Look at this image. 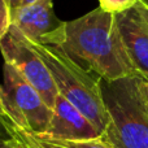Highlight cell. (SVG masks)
I'll return each instance as SVG.
<instances>
[{"label": "cell", "instance_id": "9", "mask_svg": "<svg viewBox=\"0 0 148 148\" xmlns=\"http://www.w3.org/2000/svg\"><path fill=\"white\" fill-rule=\"evenodd\" d=\"M14 138L22 140L27 148H113L103 139V136L86 140H65V139L52 138L46 134H34L16 126Z\"/></svg>", "mask_w": 148, "mask_h": 148}, {"label": "cell", "instance_id": "18", "mask_svg": "<svg viewBox=\"0 0 148 148\" xmlns=\"http://www.w3.org/2000/svg\"><path fill=\"white\" fill-rule=\"evenodd\" d=\"M142 1H144V3H146V4H148V0H142Z\"/></svg>", "mask_w": 148, "mask_h": 148}, {"label": "cell", "instance_id": "15", "mask_svg": "<svg viewBox=\"0 0 148 148\" xmlns=\"http://www.w3.org/2000/svg\"><path fill=\"white\" fill-rule=\"evenodd\" d=\"M139 92H140L144 103H146V105L148 107V81L139 78Z\"/></svg>", "mask_w": 148, "mask_h": 148}, {"label": "cell", "instance_id": "14", "mask_svg": "<svg viewBox=\"0 0 148 148\" xmlns=\"http://www.w3.org/2000/svg\"><path fill=\"white\" fill-rule=\"evenodd\" d=\"M8 1H9L10 10H14V9H18V8L27 7V5L34 4V3H36L38 0H8Z\"/></svg>", "mask_w": 148, "mask_h": 148}, {"label": "cell", "instance_id": "2", "mask_svg": "<svg viewBox=\"0 0 148 148\" xmlns=\"http://www.w3.org/2000/svg\"><path fill=\"white\" fill-rule=\"evenodd\" d=\"M30 43L47 65L59 94L104 134L109 125V114L103 97L101 78L91 74L59 47Z\"/></svg>", "mask_w": 148, "mask_h": 148}, {"label": "cell", "instance_id": "1", "mask_svg": "<svg viewBox=\"0 0 148 148\" xmlns=\"http://www.w3.org/2000/svg\"><path fill=\"white\" fill-rule=\"evenodd\" d=\"M59 48L103 81L139 77L125 48L116 14L101 8L65 22V38Z\"/></svg>", "mask_w": 148, "mask_h": 148}, {"label": "cell", "instance_id": "16", "mask_svg": "<svg viewBox=\"0 0 148 148\" xmlns=\"http://www.w3.org/2000/svg\"><path fill=\"white\" fill-rule=\"evenodd\" d=\"M0 116H1L4 120L12 122V121L9 120V117H8V114H7V109H5V104H4V88H3V86H0Z\"/></svg>", "mask_w": 148, "mask_h": 148}, {"label": "cell", "instance_id": "17", "mask_svg": "<svg viewBox=\"0 0 148 148\" xmlns=\"http://www.w3.org/2000/svg\"><path fill=\"white\" fill-rule=\"evenodd\" d=\"M135 7H136V9L140 12V14L143 16L144 21H146L147 25H148V4H146V3L142 1V0H138Z\"/></svg>", "mask_w": 148, "mask_h": 148}, {"label": "cell", "instance_id": "10", "mask_svg": "<svg viewBox=\"0 0 148 148\" xmlns=\"http://www.w3.org/2000/svg\"><path fill=\"white\" fill-rule=\"evenodd\" d=\"M138 0H99V8L108 13L118 14L136 5Z\"/></svg>", "mask_w": 148, "mask_h": 148}, {"label": "cell", "instance_id": "13", "mask_svg": "<svg viewBox=\"0 0 148 148\" xmlns=\"http://www.w3.org/2000/svg\"><path fill=\"white\" fill-rule=\"evenodd\" d=\"M0 148H27V147L18 138H9V139H0Z\"/></svg>", "mask_w": 148, "mask_h": 148}, {"label": "cell", "instance_id": "6", "mask_svg": "<svg viewBox=\"0 0 148 148\" xmlns=\"http://www.w3.org/2000/svg\"><path fill=\"white\" fill-rule=\"evenodd\" d=\"M12 25L30 42L40 46L60 47L65 38V22L56 17L53 0H38L12 10Z\"/></svg>", "mask_w": 148, "mask_h": 148}, {"label": "cell", "instance_id": "3", "mask_svg": "<svg viewBox=\"0 0 148 148\" xmlns=\"http://www.w3.org/2000/svg\"><path fill=\"white\" fill-rule=\"evenodd\" d=\"M139 78L100 82L109 114L101 136L113 148H148V107L139 92Z\"/></svg>", "mask_w": 148, "mask_h": 148}, {"label": "cell", "instance_id": "11", "mask_svg": "<svg viewBox=\"0 0 148 148\" xmlns=\"http://www.w3.org/2000/svg\"><path fill=\"white\" fill-rule=\"evenodd\" d=\"M10 7L8 0H0V40L3 36L8 33L10 25H12V20H10Z\"/></svg>", "mask_w": 148, "mask_h": 148}, {"label": "cell", "instance_id": "12", "mask_svg": "<svg viewBox=\"0 0 148 148\" xmlns=\"http://www.w3.org/2000/svg\"><path fill=\"white\" fill-rule=\"evenodd\" d=\"M14 138V125L0 116V139Z\"/></svg>", "mask_w": 148, "mask_h": 148}, {"label": "cell", "instance_id": "8", "mask_svg": "<svg viewBox=\"0 0 148 148\" xmlns=\"http://www.w3.org/2000/svg\"><path fill=\"white\" fill-rule=\"evenodd\" d=\"M46 135L65 140H86L96 139L103 135L92 122H90L73 104L64 96L57 95Z\"/></svg>", "mask_w": 148, "mask_h": 148}, {"label": "cell", "instance_id": "7", "mask_svg": "<svg viewBox=\"0 0 148 148\" xmlns=\"http://www.w3.org/2000/svg\"><path fill=\"white\" fill-rule=\"evenodd\" d=\"M118 30L138 75L148 81V25L136 7L116 14Z\"/></svg>", "mask_w": 148, "mask_h": 148}, {"label": "cell", "instance_id": "5", "mask_svg": "<svg viewBox=\"0 0 148 148\" xmlns=\"http://www.w3.org/2000/svg\"><path fill=\"white\" fill-rule=\"evenodd\" d=\"M0 51L4 62L12 65L53 109L59 95L53 78L33 44L13 25L0 40Z\"/></svg>", "mask_w": 148, "mask_h": 148}, {"label": "cell", "instance_id": "4", "mask_svg": "<svg viewBox=\"0 0 148 148\" xmlns=\"http://www.w3.org/2000/svg\"><path fill=\"white\" fill-rule=\"evenodd\" d=\"M4 104L7 114L18 129L34 134L47 131L53 109L12 65L4 62Z\"/></svg>", "mask_w": 148, "mask_h": 148}]
</instances>
